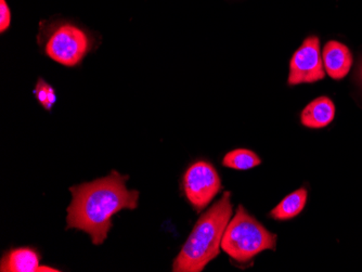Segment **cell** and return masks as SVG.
Segmentation results:
<instances>
[{
  "mask_svg": "<svg viewBox=\"0 0 362 272\" xmlns=\"http://www.w3.org/2000/svg\"><path fill=\"white\" fill-rule=\"evenodd\" d=\"M128 178L113 170L107 177L72 187L68 228L84 231L93 244H103L112 227V216L122 210L137 208L139 192L126 188Z\"/></svg>",
  "mask_w": 362,
  "mask_h": 272,
  "instance_id": "6da1fadb",
  "label": "cell"
},
{
  "mask_svg": "<svg viewBox=\"0 0 362 272\" xmlns=\"http://www.w3.org/2000/svg\"><path fill=\"white\" fill-rule=\"evenodd\" d=\"M230 192H225L195 223L192 232L173 264L174 272H201L216 259L223 233L233 216Z\"/></svg>",
  "mask_w": 362,
  "mask_h": 272,
  "instance_id": "7a4b0ae2",
  "label": "cell"
},
{
  "mask_svg": "<svg viewBox=\"0 0 362 272\" xmlns=\"http://www.w3.org/2000/svg\"><path fill=\"white\" fill-rule=\"evenodd\" d=\"M276 249V235L240 205L223 233L221 249L238 263H249L262 252Z\"/></svg>",
  "mask_w": 362,
  "mask_h": 272,
  "instance_id": "3957f363",
  "label": "cell"
},
{
  "mask_svg": "<svg viewBox=\"0 0 362 272\" xmlns=\"http://www.w3.org/2000/svg\"><path fill=\"white\" fill-rule=\"evenodd\" d=\"M93 42L83 28L70 23L59 24L49 35L47 56L69 68L78 66L90 52Z\"/></svg>",
  "mask_w": 362,
  "mask_h": 272,
  "instance_id": "277c9868",
  "label": "cell"
},
{
  "mask_svg": "<svg viewBox=\"0 0 362 272\" xmlns=\"http://www.w3.org/2000/svg\"><path fill=\"white\" fill-rule=\"evenodd\" d=\"M182 187L189 203L201 212L221 190V180L211 164L199 161L187 170Z\"/></svg>",
  "mask_w": 362,
  "mask_h": 272,
  "instance_id": "5b68a950",
  "label": "cell"
},
{
  "mask_svg": "<svg viewBox=\"0 0 362 272\" xmlns=\"http://www.w3.org/2000/svg\"><path fill=\"white\" fill-rule=\"evenodd\" d=\"M325 76L320 42L317 36H310L304 40L291 59L288 85L294 86L316 83Z\"/></svg>",
  "mask_w": 362,
  "mask_h": 272,
  "instance_id": "8992f818",
  "label": "cell"
},
{
  "mask_svg": "<svg viewBox=\"0 0 362 272\" xmlns=\"http://www.w3.org/2000/svg\"><path fill=\"white\" fill-rule=\"evenodd\" d=\"M323 66L331 78L341 81L347 76L353 64V56L345 45L339 42H327L322 52Z\"/></svg>",
  "mask_w": 362,
  "mask_h": 272,
  "instance_id": "52a82bcc",
  "label": "cell"
},
{
  "mask_svg": "<svg viewBox=\"0 0 362 272\" xmlns=\"http://www.w3.org/2000/svg\"><path fill=\"white\" fill-rule=\"evenodd\" d=\"M335 117V105L327 97H319L303 110L300 121L305 127L319 129L327 127Z\"/></svg>",
  "mask_w": 362,
  "mask_h": 272,
  "instance_id": "ba28073f",
  "label": "cell"
},
{
  "mask_svg": "<svg viewBox=\"0 0 362 272\" xmlns=\"http://www.w3.org/2000/svg\"><path fill=\"white\" fill-rule=\"evenodd\" d=\"M40 256L30 247H20L8 252L0 264L3 272H35L40 270Z\"/></svg>",
  "mask_w": 362,
  "mask_h": 272,
  "instance_id": "9c48e42d",
  "label": "cell"
},
{
  "mask_svg": "<svg viewBox=\"0 0 362 272\" xmlns=\"http://www.w3.org/2000/svg\"><path fill=\"white\" fill-rule=\"evenodd\" d=\"M306 202V189H298L279 203L270 212V216L276 220H288V219L294 218L304 210Z\"/></svg>",
  "mask_w": 362,
  "mask_h": 272,
  "instance_id": "30bf717a",
  "label": "cell"
},
{
  "mask_svg": "<svg viewBox=\"0 0 362 272\" xmlns=\"http://www.w3.org/2000/svg\"><path fill=\"white\" fill-rule=\"evenodd\" d=\"M259 156L251 150L237 149L226 154L223 165L237 170H247L260 165Z\"/></svg>",
  "mask_w": 362,
  "mask_h": 272,
  "instance_id": "8fae6325",
  "label": "cell"
},
{
  "mask_svg": "<svg viewBox=\"0 0 362 272\" xmlns=\"http://www.w3.org/2000/svg\"><path fill=\"white\" fill-rule=\"evenodd\" d=\"M11 23V11L6 0H0V33H5Z\"/></svg>",
  "mask_w": 362,
  "mask_h": 272,
  "instance_id": "7c38bea8",
  "label": "cell"
},
{
  "mask_svg": "<svg viewBox=\"0 0 362 272\" xmlns=\"http://www.w3.org/2000/svg\"><path fill=\"white\" fill-rule=\"evenodd\" d=\"M52 87L50 85L47 84L44 79L40 78L37 84H36L35 89L33 91V93L35 95L36 99H37L38 102H40L42 107H45V105H46L49 91H50Z\"/></svg>",
  "mask_w": 362,
  "mask_h": 272,
  "instance_id": "4fadbf2b",
  "label": "cell"
}]
</instances>
